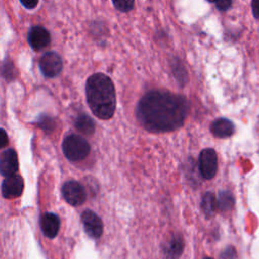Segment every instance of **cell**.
<instances>
[{"label": "cell", "mask_w": 259, "mask_h": 259, "mask_svg": "<svg viewBox=\"0 0 259 259\" xmlns=\"http://www.w3.org/2000/svg\"><path fill=\"white\" fill-rule=\"evenodd\" d=\"M187 100L164 90L147 92L137 106L140 123L151 133H167L179 128L187 115Z\"/></svg>", "instance_id": "cell-1"}, {"label": "cell", "mask_w": 259, "mask_h": 259, "mask_svg": "<svg viewBox=\"0 0 259 259\" xmlns=\"http://www.w3.org/2000/svg\"><path fill=\"white\" fill-rule=\"evenodd\" d=\"M87 103L95 116L100 119H109L112 117L116 97L115 89L111 79L103 73L91 75L85 86Z\"/></svg>", "instance_id": "cell-2"}, {"label": "cell", "mask_w": 259, "mask_h": 259, "mask_svg": "<svg viewBox=\"0 0 259 259\" xmlns=\"http://www.w3.org/2000/svg\"><path fill=\"white\" fill-rule=\"evenodd\" d=\"M64 155L71 161L83 160L90 152L89 143L80 135L71 134L63 141Z\"/></svg>", "instance_id": "cell-3"}, {"label": "cell", "mask_w": 259, "mask_h": 259, "mask_svg": "<svg viewBox=\"0 0 259 259\" xmlns=\"http://www.w3.org/2000/svg\"><path fill=\"white\" fill-rule=\"evenodd\" d=\"M41 74L46 78H55L63 70V60L56 52L45 53L38 62Z\"/></svg>", "instance_id": "cell-4"}, {"label": "cell", "mask_w": 259, "mask_h": 259, "mask_svg": "<svg viewBox=\"0 0 259 259\" xmlns=\"http://www.w3.org/2000/svg\"><path fill=\"white\" fill-rule=\"evenodd\" d=\"M199 171L203 178L211 179L218 171V156L213 149H203L199 155Z\"/></svg>", "instance_id": "cell-5"}, {"label": "cell", "mask_w": 259, "mask_h": 259, "mask_svg": "<svg viewBox=\"0 0 259 259\" xmlns=\"http://www.w3.org/2000/svg\"><path fill=\"white\" fill-rule=\"evenodd\" d=\"M62 194L64 199L73 206H78L84 203L86 199V192L84 187L77 181L70 180L62 186Z\"/></svg>", "instance_id": "cell-6"}, {"label": "cell", "mask_w": 259, "mask_h": 259, "mask_svg": "<svg viewBox=\"0 0 259 259\" xmlns=\"http://www.w3.org/2000/svg\"><path fill=\"white\" fill-rule=\"evenodd\" d=\"M27 41L31 49L38 52L51 44V34L46 27L41 25H34L28 31Z\"/></svg>", "instance_id": "cell-7"}, {"label": "cell", "mask_w": 259, "mask_h": 259, "mask_svg": "<svg viewBox=\"0 0 259 259\" xmlns=\"http://www.w3.org/2000/svg\"><path fill=\"white\" fill-rule=\"evenodd\" d=\"M81 220L83 223L84 230L89 237L93 239H98L102 235V232H103L102 221L94 211L89 209L84 210L81 215Z\"/></svg>", "instance_id": "cell-8"}, {"label": "cell", "mask_w": 259, "mask_h": 259, "mask_svg": "<svg viewBox=\"0 0 259 259\" xmlns=\"http://www.w3.org/2000/svg\"><path fill=\"white\" fill-rule=\"evenodd\" d=\"M23 186H24V182L20 175L13 174V175L7 176L5 177L1 185L2 195L8 199L16 198L21 195Z\"/></svg>", "instance_id": "cell-9"}, {"label": "cell", "mask_w": 259, "mask_h": 259, "mask_svg": "<svg viewBox=\"0 0 259 259\" xmlns=\"http://www.w3.org/2000/svg\"><path fill=\"white\" fill-rule=\"evenodd\" d=\"M18 170V158L13 149H7L0 155V173L7 177L13 175Z\"/></svg>", "instance_id": "cell-10"}, {"label": "cell", "mask_w": 259, "mask_h": 259, "mask_svg": "<svg viewBox=\"0 0 259 259\" xmlns=\"http://www.w3.org/2000/svg\"><path fill=\"white\" fill-rule=\"evenodd\" d=\"M184 249L183 238L179 234H173L163 246V254L166 259H178Z\"/></svg>", "instance_id": "cell-11"}, {"label": "cell", "mask_w": 259, "mask_h": 259, "mask_svg": "<svg viewBox=\"0 0 259 259\" xmlns=\"http://www.w3.org/2000/svg\"><path fill=\"white\" fill-rule=\"evenodd\" d=\"M40 228L48 238H55L60 229V218L53 212H46L40 219Z\"/></svg>", "instance_id": "cell-12"}, {"label": "cell", "mask_w": 259, "mask_h": 259, "mask_svg": "<svg viewBox=\"0 0 259 259\" xmlns=\"http://www.w3.org/2000/svg\"><path fill=\"white\" fill-rule=\"evenodd\" d=\"M210 131L217 138H228L234 134L235 126L231 120L222 117L212 121Z\"/></svg>", "instance_id": "cell-13"}, {"label": "cell", "mask_w": 259, "mask_h": 259, "mask_svg": "<svg viewBox=\"0 0 259 259\" xmlns=\"http://www.w3.org/2000/svg\"><path fill=\"white\" fill-rule=\"evenodd\" d=\"M75 126L79 133L86 136L92 135L95 131L94 120L85 113H81L77 116L75 120Z\"/></svg>", "instance_id": "cell-14"}, {"label": "cell", "mask_w": 259, "mask_h": 259, "mask_svg": "<svg viewBox=\"0 0 259 259\" xmlns=\"http://www.w3.org/2000/svg\"><path fill=\"white\" fill-rule=\"evenodd\" d=\"M201 208L206 217H212L218 209V201L214 194L210 191L204 193L201 200Z\"/></svg>", "instance_id": "cell-15"}, {"label": "cell", "mask_w": 259, "mask_h": 259, "mask_svg": "<svg viewBox=\"0 0 259 259\" xmlns=\"http://www.w3.org/2000/svg\"><path fill=\"white\" fill-rule=\"evenodd\" d=\"M217 201H218V208L220 210L228 211V210L232 209V207L234 206L235 199H234V196L231 191L223 190V191H220Z\"/></svg>", "instance_id": "cell-16"}, {"label": "cell", "mask_w": 259, "mask_h": 259, "mask_svg": "<svg viewBox=\"0 0 259 259\" xmlns=\"http://www.w3.org/2000/svg\"><path fill=\"white\" fill-rule=\"evenodd\" d=\"M0 73L7 81H11L15 79L16 69L12 61H10L9 59H6L0 66Z\"/></svg>", "instance_id": "cell-17"}, {"label": "cell", "mask_w": 259, "mask_h": 259, "mask_svg": "<svg viewBox=\"0 0 259 259\" xmlns=\"http://www.w3.org/2000/svg\"><path fill=\"white\" fill-rule=\"evenodd\" d=\"M36 122H37V125L47 133L53 132L56 127V122H55L54 118L49 115H46V114L39 115Z\"/></svg>", "instance_id": "cell-18"}, {"label": "cell", "mask_w": 259, "mask_h": 259, "mask_svg": "<svg viewBox=\"0 0 259 259\" xmlns=\"http://www.w3.org/2000/svg\"><path fill=\"white\" fill-rule=\"evenodd\" d=\"M171 67H172L173 75L178 80V82H180L181 84L186 82V71L184 70V68H183L182 64L180 63V61L177 60V59H174Z\"/></svg>", "instance_id": "cell-19"}, {"label": "cell", "mask_w": 259, "mask_h": 259, "mask_svg": "<svg viewBox=\"0 0 259 259\" xmlns=\"http://www.w3.org/2000/svg\"><path fill=\"white\" fill-rule=\"evenodd\" d=\"M114 7L121 12H128L134 8L135 0H112Z\"/></svg>", "instance_id": "cell-20"}, {"label": "cell", "mask_w": 259, "mask_h": 259, "mask_svg": "<svg viewBox=\"0 0 259 259\" xmlns=\"http://www.w3.org/2000/svg\"><path fill=\"white\" fill-rule=\"evenodd\" d=\"M236 257H237V252L235 248L232 246H229L222 252L220 259H236Z\"/></svg>", "instance_id": "cell-21"}, {"label": "cell", "mask_w": 259, "mask_h": 259, "mask_svg": "<svg viewBox=\"0 0 259 259\" xmlns=\"http://www.w3.org/2000/svg\"><path fill=\"white\" fill-rule=\"evenodd\" d=\"M232 4H233V0H217L215 1L217 8L222 11L228 10L232 6Z\"/></svg>", "instance_id": "cell-22"}, {"label": "cell", "mask_w": 259, "mask_h": 259, "mask_svg": "<svg viewBox=\"0 0 259 259\" xmlns=\"http://www.w3.org/2000/svg\"><path fill=\"white\" fill-rule=\"evenodd\" d=\"M8 145V136L3 128H0V149L5 148Z\"/></svg>", "instance_id": "cell-23"}, {"label": "cell", "mask_w": 259, "mask_h": 259, "mask_svg": "<svg viewBox=\"0 0 259 259\" xmlns=\"http://www.w3.org/2000/svg\"><path fill=\"white\" fill-rule=\"evenodd\" d=\"M20 3L27 9H32L35 8L36 5L38 4L39 0H19Z\"/></svg>", "instance_id": "cell-24"}, {"label": "cell", "mask_w": 259, "mask_h": 259, "mask_svg": "<svg viewBox=\"0 0 259 259\" xmlns=\"http://www.w3.org/2000/svg\"><path fill=\"white\" fill-rule=\"evenodd\" d=\"M252 12L254 17L259 19V0H252Z\"/></svg>", "instance_id": "cell-25"}, {"label": "cell", "mask_w": 259, "mask_h": 259, "mask_svg": "<svg viewBox=\"0 0 259 259\" xmlns=\"http://www.w3.org/2000/svg\"><path fill=\"white\" fill-rule=\"evenodd\" d=\"M207 1H209V2H215L217 0H207Z\"/></svg>", "instance_id": "cell-26"}, {"label": "cell", "mask_w": 259, "mask_h": 259, "mask_svg": "<svg viewBox=\"0 0 259 259\" xmlns=\"http://www.w3.org/2000/svg\"><path fill=\"white\" fill-rule=\"evenodd\" d=\"M204 259H212V258H209V257H206V258H204Z\"/></svg>", "instance_id": "cell-27"}]
</instances>
